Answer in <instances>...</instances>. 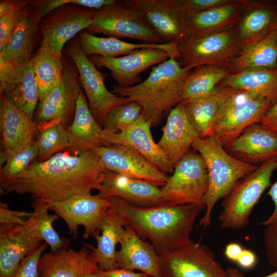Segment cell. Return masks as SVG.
Segmentation results:
<instances>
[{
    "instance_id": "obj_29",
    "label": "cell",
    "mask_w": 277,
    "mask_h": 277,
    "mask_svg": "<svg viewBox=\"0 0 277 277\" xmlns=\"http://www.w3.org/2000/svg\"><path fill=\"white\" fill-rule=\"evenodd\" d=\"M98 268L85 246L79 250L67 248L45 253L38 264L41 277H80L85 273H94Z\"/></svg>"
},
{
    "instance_id": "obj_56",
    "label": "cell",
    "mask_w": 277,
    "mask_h": 277,
    "mask_svg": "<svg viewBox=\"0 0 277 277\" xmlns=\"http://www.w3.org/2000/svg\"><path fill=\"white\" fill-rule=\"evenodd\" d=\"M275 29H277V23H276V25H275Z\"/></svg>"
},
{
    "instance_id": "obj_3",
    "label": "cell",
    "mask_w": 277,
    "mask_h": 277,
    "mask_svg": "<svg viewBox=\"0 0 277 277\" xmlns=\"http://www.w3.org/2000/svg\"><path fill=\"white\" fill-rule=\"evenodd\" d=\"M191 72L170 57L153 67L145 81L128 87L115 85L112 92L138 103L141 115L156 126L182 101L184 84Z\"/></svg>"
},
{
    "instance_id": "obj_12",
    "label": "cell",
    "mask_w": 277,
    "mask_h": 277,
    "mask_svg": "<svg viewBox=\"0 0 277 277\" xmlns=\"http://www.w3.org/2000/svg\"><path fill=\"white\" fill-rule=\"evenodd\" d=\"M161 271L162 277H227L210 249L192 240L161 256Z\"/></svg>"
},
{
    "instance_id": "obj_6",
    "label": "cell",
    "mask_w": 277,
    "mask_h": 277,
    "mask_svg": "<svg viewBox=\"0 0 277 277\" xmlns=\"http://www.w3.org/2000/svg\"><path fill=\"white\" fill-rule=\"evenodd\" d=\"M276 169L277 160H268L235 184L223 199L222 210L218 217L222 229H240L249 224L254 207L270 186L272 173Z\"/></svg>"
},
{
    "instance_id": "obj_35",
    "label": "cell",
    "mask_w": 277,
    "mask_h": 277,
    "mask_svg": "<svg viewBox=\"0 0 277 277\" xmlns=\"http://www.w3.org/2000/svg\"><path fill=\"white\" fill-rule=\"evenodd\" d=\"M255 68H277V29L242 50L232 62V73Z\"/></svg>"
},
{
    "instance_id": "obj_22",
    "label": "cell",
    "mask_w": 277,
    "mask_h": 277,
    "mask_svg": "<svg viewBox=\"0 0 277 277\" xmlns=\"http://www.w3.org/2000/svg\"><path fill=\"white\" fill-rule=\"evenodd\" d=\"M242 14L236 26L233 28L240 53L275 29L277 23V2L244 1Z\"/></svg>"
},
{
    "instance_id": "obj_34",
    "label": "cell",
    "mask_w": 277,
    "mask_h": 277,
    "mask_svg": "<svg viewBox=\"0 0 277 277\" xmlns=\"http://www.w3.org/2000/svg\"><path fill=\"white\" fill-rule=\"evenodd\" d=\"M62 56V53L55 52L48 44L41 43L32 57L38 103L43 101L60 82L63 71Z\"/></svg>"
},
{
    "instance_id": "obj_37",
    "label": "cell",
    "mask_w": 277,
    "mask_h": 277,
    "mask_svg": "<svg viewBox=\"0 0 277 277\" xmlns=\"http://www.w3.org/2000/svg\"><path fill=\"white\" fill-rule=\"evenodd\" d=\"M32 207L33 210L29 219L39 240L49 246L51 252L68 248L70 240L62 238L53 227V223L59 217L56 214L49 213V203L36 200Z\"/></svg>"
},
{
    "instance_id": "obj_10",
    "label": "cell",
    "mask_w": 277,
    "mask_h": 277,
    "mask_svg": "<svg viewBox=\"0 0 277 277\" xmlns=\"http://www.w3.org/2000/svg\"><path fill=\"white\" fill-rule=\"evenodd\" d=\"M62 60L63 71L60 82L37 105L34 122L39 131L56 123H61L67 129L74 118L81 90L79 73L75 64L69 56L63 54Z\"/></svg>"
},
{
    "instance_id": "obj_47",
    "label": "cell",
    "mask_w": 277,
    "mask_h": 277,
    "mask_svg": "<svg viewBox=\"0 0 277 277\" xmlns=\"http://www.w3.org/2000/svg\"><path fill=\"white\" fill-rule=\"evenodd\" d=\"M230 0H182L187 13L206 10L230 2Z\"/></svg>"
},
{
    "instance_id": "obj_43",
    "label": "cell",
    "mask_w": 277,
    "mask_h": 277,
    "mask_svg": "<svg viewBox=\"0 0 277 277\" xmlns=\"http://www.w3.org/2000/svg\"><path fill=\"white\" fill-rule=\"evenodd\" d=\"M113 1L114 0H32V5L37 9L41 19L53 10L69 4L76 3L99 11Z\"/></svg>"
},
{
    "instance_id": "obj_7",
    "label": "cell",
    "mask_w": 277,
    "mask_h": 277,
    "mask_svg": "<svg viewBox=\"0 0 277 277\" xmlns=\"http://www.w3.org/2000/svg\"><path fill=\"white\" fill-rule=\"evenodd\" d=\"M208 187L204 161L197 152H189L174 166L171 175L160 187L162 204L196 205L203 207Z\"/></svg>"
},
{
    "instance_id": "obj_33",
    "label": "cell",
    "mask_w": 277,
    "mask_h": 277,
    "mask_svg": "<svg viewBox=\"0 0 277 277\" xmlns=\"http://www.w3.org/2000/svg\"><path fill=\"white\" fill-rule=\"evenodd\" d=\"M222 85L245 90L260 98L277 103V68H255L230 73Z\"/></svg>"
},
{
    "instance_id": "obj_42",
    "label": "cell",
    "mask_w": 277,
    "mask_h": 277,
    "mask_svg": "<svg viewBox=\"0 0 277 277\" xmlns=\"http://www.w3.org/2000/svg\"><path fill=\"white\" fill-rule=\"evenodd\" d=\"M36 141L11 155L0 171V183L3 184L24 172L35 159H37Z\"/></svg>"
},
{
    "instance_id": "obj_45",
    "label": "cell",
    "mask_w": 277,
    "mask_h": 277,
    "mask_svg": "<svg viewBox=\"0 0 277 277\" xmlns=\"http://www.w3.org/2000/svg\"><path fill=\"white\" fill-rule=\"evenodd\" d=\"M263 238L269 264L277 269V223L266 226Z\"/></svg>"
},
{
    "instance_id": "obj_20",
    "label": "cell",
    "mask_w": 277,
    "mask_h": 277,
    "mask_svg": "<svg viewBox=\"0 0 277 277\" xmlns=\"http://www.w3.org/2000/svg\"><path fill=\"white\" fill-rule=\"evenodd\" d=\"M151 124L142 115L132 125L118 133L103 130L104 145L118 144L130 147L144 156L159 170L168 174L174 167L153 140Z\"/></svg>"
},
{
    "instance_id": "obj_32",
    "label": "cell",
    "mask_w": 277,
    "mask_h": 277,
    "mask_svg": "<svg viewBox=\"0 0 277 277\" xmlns=\"http://www.w3.org/2000/svg\"><path fill=\"white\" fill-rule=\"evenodd\" d=\"M124 229V224L120 217L108 208L101 227V234L94 238L96 247L84 244L90 250L91 259L100 269L118 268L116 260V247L120 243Z\"/></svg>"
},
{
    "instance_id": "obj_44",
    "label": "cell",
    "mask_w": 277,
    "mask_h": 277,
    "mask_svg": "<svg viewBox=\"0 0 277 277\" xmlns=\"http://www.w3.org/2000/svg\"><path fill=\"white\" fill-rule=\"evenodd\" d=\"M48 246L43 242L37 249L26 256L18 265L13 277H39V260Z\"/></svg>"
},
{
    "instance_id": "obj_11",
    "label": "cell",
    "mask_w": 277,
    "mask_h": 277,
    "mask_svg": "<svg viewBox=\"0 0 277 277\" xmlns=\"http://www.w3.org/2000/svg\"><path fill=\"white\" fill-rule=\"evenodd\" d=\"M63 52L75 64L79 73V82L87 98L89 109L102 126L105 118L112 108L129 101L127 98L108 90L104 75L83 51L78 36L66 45Z\"/></svg>"
},
{
    "instance_id": "obj_16",
    "label": "cell",
    "mask_w": 277,
    "mask_h": 277,
    "mask_svg": "<svg viewBox=\"0 0 277 277\" xmlns=\"http://www.w3.org/2000/svg\"><path fill=\"white\" fill-rule=\"evenodd\" d=\"M106 170L162 187L169 176L133 148L122 145H102L93 150Z\"/></svg>"
},
{
    "instance_id": "obj_55",
    "label": "cell",
    "mask_w": 277,
    "mask_h": 277,
    "mask_svg": "<svg viewBox=\"0 0 277 277\" xmlns=\"http://www.w3.org/2000/svg\"><path fill=\"white\" fill-rule=\"evenodd\" d=\"M263 277H277V269L275 272L273 273L270 274L269 275H267L266 276H263Z\"/></svg>"
},
{
    "instance_id": "obj_46",
    "label": "cell",
    "mask_w": 277,
    "mask_h": 277,
    "mask_svg": "<svg viewBox=\"0 0 277 277\" xmlns=\"http://www.w3.org/2000/svg\"><path fill=\"white\" fill-rule=\"evenodd\" d=\"M32 214L26 211L13 210L9 209L6 204L1 202L0 225H24Z\"/></svg>"
},
{
    "instance_id": "obj_17",
    "label": "cell",
    "mask_w": 277,
    "mask_h": 277,
    "mask_svg": "<svg viewBox=\"0 0 277 277\" xmlns=\"http://www.w3.org/2000/svg\"><path fill=\"white\" fill-rule=\"evenodd\" d=\"M1 166L16 152L36 141L39 130L4 93H0Z\"/></svg>"
},
{
    "instance_id": "obj_54",
    "label": "cell",
    "mask_w": 277,
    "mask_h": 277,
    "mask_svg": "<svg viewBox=\"0 0 277 277\" xmlns=\"http://www.w3.org/2000/svg\"><path fill=\"white\" fill-rule=\"evenodd\" d=\"M80 277H97L94 273H85L82 275Z\"/></svg>"
},
{
    "instance_id": "obj_31",
    "label": "cell",
    "mask_w": 277,
    "mask_h": 277,
    "mask_svg": "<svg viewBox=\"0 0 277 277\" xmlns=\"http://www.w3.org/2000/svg\"><path fill=\"white\" fill-rule=\"evenodd\" d=\"M78 37L83 51L88 56L96 55L104 57H117L146 48L166 51L175 59L178 56V45L174 43H132L115 37L97 36L84 30L78 33Z\"/></svg>"
},
{
    "instance_id": "obj_15",
    "label": "cell",
    "mask_w": 277,
    "mask_h": 277,
    "mask_svg": "<svg viewBox=\"0 0 277 277\" xmlns=\"http://www.w3.org/2000/svg\"><path fill=\"white\" fill-rule=\"evenodd\" d=\"M97 11L76 3L53 10L40 21L42 43L48 44L53 51L62 53L70 41L88 28Z\"/></svg>"
},
{
    "instance_id": "obj_48",
    "label": "cell",
    "mask_w": 277,
    "mask_h": 277,
    "mask_svg": "<svg viewBox=\"0 0 277 277\" xmlns=\"http://www.w3.org/2000/svg\"><path fill=\"white\" fill-rule=\"evenodd\" d=\"M97 277H150L143 272H135L122 268L103 270L99 268L95 271Z\"/></svg>"
},
{
    "instance_id": "obj_8",
    "label": "cell",
    "mask_w": 277,
    "mask_h": 277,
    "mask_svg": "<svg viewBox=\"0 0 277 277\" xmlns=\"http://www.w3.org/2000/svg\"><path fill=\"white\" fill-rule=\"evenodd\" d=\"M177 47L176 60L189 70L204 65L231 69L233 59L240 53L233 28L189 36Z\"/></svg>"
},
{
    "instance_id": "obj_19",
    "label": "cell",
    "mask_w": 277,
    "mask_h": 277,
    "mask_svg": "<svg viewBox=\"0 0 277 277\" xmlns=\"http://www.w3.org/2000/svg\"><path fill=\"white\" fill-rule=\"evenodd\" d=\"M42 243L29 218L24 225H0V277H13L23 259Z\"/></svg>"
},
{
    "instance_id": "obj_30",
    "label": "cell",
    "mask_w": 277,
    "mask_h": 277,
    "mask_svg": "<svg viewBox=\"0 0 277 277\" xmlns=\"http://www.w3.org/2000/svg\"><path fill=\"white\" fill-rule=\"evenodd\" d=\"M244 1L230 2L206 10L188 13V37L223 31L234 28L242 15Z\"/></svg>"
},
{
    "instance_id": "obj_49",
    "label": "cell",
    "mask_w": 277,
    "mask_h": 277,
    "mask_svg": "<svg viewBox=\"0 0 277 277\" xmlns=\"http://www.w3.org/2000/svg\"><path fill=\"white\" fill-rule=\"evenodd\" d=\"M260 123L264 127L277 134V103L269 108Z\"/></svg>"
},
{
    "instance_id": "obj_5",
    "label": "cell",
    "mask_w": 277,
    "mask_h": 277,
    "mask_svg": "<svg viewBox=\"0 0 277 277\" xmlns=\"http://www.w3.org/2000/svg\"><path fill=\"white\" fill-rule=\"evenodd\" d=\"M215 92L219 107L213 134L224 146L250 126L260 123L273 105L245 90L229 86H217Z\"/></svg>"
},
{
    "instance_id": "obj_38",
    "label": "cell",
    "mask_w": 277,
    "mask_h": 277,
    "mask_svg": "<svg viewBox=\"0 0 277 277\" xmlns=\"http://www.w3.org/2000/svg\"><path fill=\"white\" fill-rule=\"evenodd\" d=\"M183 102L188 117L199 137L205 138L213 135L219 107L215 92L207 96Z\"/></svg>"
},
{
    "instance_id": "obj_2",
    "label": "cell",
    "mask_w": 277,
    "mask_h": 277,
    "mask_svg": "<svg viewBox=\"0 0 277 277\" xmlns=\"http://www.w3.org/2000/svg\"><path fill=\"white\" fill-rule=\"evenodd\" d=\"M109 200V209L120 217L124 225L130 226L140 237L148 239L160 256L191 240L194 225L204 210L196 205L162 204L144 207L117 197Z\"/></svg>"
},
{
    "instance_id": "obj_4",
    "label": "cell",
    "mask_w": 277,
    "mask_h": 277,
    "mask_svg": "<svg viewBox=\"0 0 277 277\" xmlns=\"http://www.w3.org/2000/svg\"><path fill=\"white\" fill-rule=\"evenodd\" d=\"M192 147L203 159L208 176V187L203 199L205 213L199 221L204 228L209 227L215 204L223 199L241 179L254 171L257 166L242 162L225 149L214 134L196 138Z\"/></svg>"
},
{
    "instance_id": "obj_51",
    "label": "cell",
    "mask_w": 277,
    "mask_h": 277,
    "mask_svg": "<svg viewBox=\"0 0 277 277\" xmlns=\"http://www.w3.org/2000/svg\"><path fill=\"white\" fill-rule=\"evenodd\" d=\"M256 262V256L252 251L243 249L236 263L244 269H250L255 266Z\"/></svg>"
},
{
    "instance_id": "obj_26",
    "label": "cell",
    "mask_w": 277,
    "mask_h": 277,
    "mask_svg": "<svg viewBox=\"0 0 277 277\" xmlns=\"http://www.w3.org/2000/svg\"><path fill=\"white\" fill-rule=\"evenodd\" d=\"M162 132L157 143L173 167L189 152L194 141L199 137L182 101L168 113Z\"/></svg>"
},
{
    "instance_id": "obj_52",
    "label": "cell",
    "mask_w": 277,
    "mask_h": 277,
    "mask_svg": "<svg viewBox=\"0 0 277 277\" xmlns=\"http://www.w3.org/2000/svg\"><path fill=\"white\" fill-rule=\"evenodd\" d=\"M243 250L242 246L239 243H230L226 246L224 254L227 259L236 263Z\"/></svg>"
},
{
    "instance_id": "obj_24",
    "label": "cell",
    "mask_w": 277,
    "mask_h": 277,
    "mask_svg": "<svg viewBox=\"0 0 277 277\" xmlns=\"http://www.w3.org/2000/svg\"><path fill=\"white\" fill-rule=\"evenodd\" d=\"M224 147L236 159L255 166L271 159L277 160V134L260 123L250 126Z\"/></svg>"
},
{
    "instance_id": "obj_28",
    "label": "cell",
    "mask_w": 277,
    "mask_h": 277,
    "mask_svg": "<svg viewBox=\"0 0 277 277\" xmlns=\"http://www.w3.org/2000/svg\"><path fill=\"white\" fill-rule=\"evenodd\" d=\"M71 154H79L104 145L103 130L92 115L86 96L81 90L76 102L74 118L67 128Z\"/></svg>"
},
{
    "instance_id": "obj_18",
    "label": "cell",
    "mask_w": 277,
    "mask_h": 277,
    "mask_svg": "<svg viewBox=\"0 0 277 277\" xmlns=\"http://www.w3.org/2000/svg\"><path fill=\"white\" fill-rule=\"evenodd\" d=\"M97 67L106 68L121 87H130L141 82L140 73L149 67L171 57L166 51L152 48L137 49L117 57H104L93 55L88 56Z\"/></svg>"
},
{
    "instance_id": "obj_9",
    "label": "cell",
    "mask_w": 277,
    "mask_h": 277,
    "mask_svg": "<svg viewBox=\"0 0 277 277\" xmlns=\"http://www.w3.org/2000/svg\"><path fill=\"white\" fill-rule=\"evenodd\" d=\"M88 32L115 38L129 37L149 44L165 43L140 11L121 5L118 1L97 11Z\"/></svg>"
},
{
    "instance_id": "obj_21",
    "label": "cell",
    "mask_w": 277,
    "mask_h": 277,
    "mask_svg": "<svg viewBox=\"0 0 277 277\" xmlns=\"http://www.w3.org/2000/svg\"><path fill=\"white\" fill-rule=\"evenodd\" d=\"M0 93L33 120L39 100L31 59L20 66L0 64Z\"/></svg>"
},
{
    "instance_id": "obj_25",
    "label": "cell",
    "mask_w": 277,
    "mask_h": 277,
    "mask_svg": "<svg viewBox=\"0 0 277 277\" xmlns=\"http://www.w3.org/2000/svg\"><path fill=\"white\" fill-rule=\"evenodd\" d=\"M124 226L120 248L116 253L118 268L137 270L150 277H162L161 256L153 246L143 240L130 226Z\"/></svg>"
},
{
    "instance_id": "obj_23",
    "label": "cell",
    "mask_w": 277,
    "mask_h": 277,
    "mask_svg": "<svg viewBox=\"0 0 277 277\" xmlns=\"http://www.w3.org/2000/svg\"><path fill=\"white\" fill-rule=\"evenodd\" d=\"M97 195L103 199L117 197L139 207L162 204L160 187L109 170L104 173Z\"/></svg>"
},
{
    "instance_id": "obj_40",
    "label": "cell",
    "mask_w": 277,
    "mask_h": 277,
    "mask_svg": "<svg viewBox=\"0 0 277 277\" xmlns=\"http://www.w3.org/2000/svg\"><path fill=\"white\" fill-rule=\"evenodd\" d=\"M37 161H46L55 154L68 150L69 144L67 128L61 123L49 125L39 131L36 139Z\"/></svg>"
},
{
    "instance_id": "obj_36",
    "label": "cell",
    "mask_w": 277,
    "mask_h": 277,
    "mask_svg": "<svg viewBox=\"0 0 277 277\" xmlns=\"http://www.w3.org/2000/svg\"><path fill=\"white\" fill-rule=\"evenodd\" d=\"M229 69L223 67L204 65L191 71L183 86L182 102H188L213 94L217 85L230 73Z\"/></svg>"
},
{
    "instance_id": "obj_27",
    "label": "cell",
    "mask_w": 277,
    "mask_h": 277,
    "mask_svg": "<svg viewBox=\"0 0 277 277\" xmlns=\"http://www.w3.org/2000/svg\"><path fill=\"white\" fill-rule=\"evenodd\" d=\"M41 20L37 9L33 6L0 50V64L20 66L31 60L39 38L42 36L39 28Z\"/></svg>"
},
{
    "instance_id": "obj_41",
    "label": "cell",
    "mask_w": 277,
    "mask_h": 277,
    "mask_svg": "<svg viewBox=\"0 0 277 277\" xmlns=\"http://www.w3.org/2000/svg\"><path fill=\"white\" fill-rule=\"evenodd\" d=\"M142 108L137 103L128 102L112 108L105 118L104 131L116 133L134 123L141 115Z\"/></svg>"
},
{
    "instance_id": "obj_14",
    "label": "cell",
    "mask_w": 277,
    "mask_h": 277,
    "mask_svg": "<svg viewBox=\"0 0 277 277\" xmlns=\"http://www.w3.org/2000/svg\"><path fill=\"white\" fill-rule=\"evenodd\" d=\"M48 203L50 211L64 221L69 234L76 236L78 227L83 226L84 239L94 238L100 234L104 216L110 206L109 199H103L91 193Z\"/></svg>"
},
{
    "instance_id": "obj_39",
    "label": "cell",
    "mask_w": 277,
    "mask_h": 277,
    "mask_svg": "<svg viewBox=\"0 0 277 277\" xmlns=\"http://www.w3.org/2000/svg\"><path fill=\"white\" fill-rule=\"evenodd\" d=\"M32 0L0 1V50L6 44L13 31L31 11Z\"/></svg>"
},
{
    "instance_id": "obj_57",
    "label": "cell",
    "mask_w": 277,
    "mask_h": 277,
    "mask_svg": "<svg viewBox=\"0 0 277 277\" xmlns=\"http://www.w3.org/2000/svg\"><path fill=\"white\" fill-rule=\"evenodd\" d=\"M39 277H41V276H39Z\"/></svg>"
},
{
    "instance_id": "obj_53",
    "label": "cell",
    "mask_w": 277,
    "mask_h": 277,
    "mask_svg": "<svg viewBox=\"0 0 277 277\" xmlns=\"http://www.w3.org/2000/svg\"><path fill=\"white\" fill-rule=\"evenodd\" d=\"M227 277H244V274L238 268L228 267L226 269Z\"/></svg>"
},
{
    "instance_id": "obj_13",
    "label": "cell",
    "mask_w": 277,
    "mask_h": 277,
    "mask_svg": "<svg viewBox=\"0 0 277 277\" xmlns=\"http://www.w3.org/2000/svg\"><path fill=\"white\" fill-rule=\"evenodd\" d=\"M118 2L124 7L141 11L165 43L179 45L188 38V13L182 0H123Z\"/></svg>"
},
{
    "instance_id": "obj_1",
    "label": "cell",
    "mask_w": 277,
    "mask_h": 277,
    "mask_svg": "<svg viewBox=\"0 0 277 277\" xmlns=\"http://www.w3.org/2000/svg\"><path fill=\"white\" fill-rule=\"evenodd\" d=\"M106 170L94 150L73 154L60 152L34 161L15 178L1 184L6 193L29 194L48 203L98 190Z\"/></svg>"
},
{
    "instance_id": "obj_50",
    "label": "cell",
    "mask_w": 277,
    "mask_h": 277,
    "mask_svg": "<svg viewBox=\"0 0 277 277\" xmlns=\"http://www.w3.org/2000/svg\"><path fill=\"white\" fill-rule=\"evenodd\" d=\"M272 200L274 204V209L271 214L260 224L264 226L277 223V180L272 185L267 194Z\"/></svg>"
}]
</instances>
